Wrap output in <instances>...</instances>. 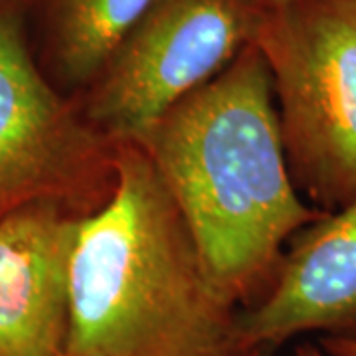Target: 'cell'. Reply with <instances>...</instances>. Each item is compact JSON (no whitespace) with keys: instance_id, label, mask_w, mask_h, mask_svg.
<instances>
[{"instance_id":"10","label":"cell","mask_w":356,"mask_h":356,"mask_svg":"<svg viewBox=\"0 0 356 356\" xmlns=\"http://www.w3.org/2000/svg\"><path fill=\"white\" fill-rule=\"evenodd\" d=\"M295 356H327L318 346H313V344H303L297 348Z\"/></svg>"},{"instance_id":"4","label":"cell","mask_w":356,"mask_h":356,"mask_svg":"<svg viewBox=\"0 0 356 356\" xmlns=\"http://www.w3.org/2000/svg\"><path fill=\"white\" fill-rule=\"evenodd\" d=\"M264 10L257 0H156L89 86L91 127L113 143H139L254 44Z\"/></svg>"},{"instance_id":"2","label":"cell","mask_w":356,"mask_h":356,"mask_svg":"<svg viewBox=\"0 0 356 356\" xmlns=\"http://www.w3.org/2000/svg\"><path fill=\"white\" fill-rule=\"evenodd\" d=\"M115 186L77 220L65 355L234 356L236 305L218 291L177 204L137 143Z\"/></svg>"},{"instance_id":"13","label":"cell","mask_w":356,"mask_h":356,"mask_svg":"<svg viewBox=\"0 0 356 356\" xmlns=\"http://www.w3.org/2000/svg\"><path fill=\"white\" fill-rule=\"evenodd\" d=\"M65 356H72V355H65Z\"/></svg>"},{"instance_id":"9","label":"cell","mask_w":356,"mask_h":356,"mask_svg":"<svg viewBox=\"0 0 356 356\" xmlns=\"http://www.w3.org/2000/svg\"><path fill=\"white\" fill-rule=\"evenodd\" d=\"M318 344L327 356H356V334H329Z\"/></svg>"},{"instance_id":"5","label":"cell","mask_w":356,"mask_h":356,"mask_svg":"<svg viewBox=\"0 0 356 356\" xmlns=\"http://www.w3.org/2000/svg\"><path fill=\"white\" fill-rule=\"evenodd\" d=\"M117 143L40 74L18 16L0 8V220L26 204L107 200Z\"/></svg>"},{"instance_id":"11","label":"cell","mask_w":356,"mask_h":356,"mask_svg":"<svg viewBox=\"0 0 356 356\" xmlns=\"http://www.w3.org/2000/svg\"><path fill=\"white\" fill-rule=\"evenodd\" d=\"M273 348H266V346H257V348H248V350H240L234 356H271Z\"/></svg>"},{"instance_id":"7","label":"cell","mask_w":356,"mask_h":356,"mask_svg":"<svg viewBox=\"0 0 356 356\" xmlns=\"http://www.w3.org/2000/svg\"><path fill=\"white\" fill-rule=\"evenodd\" d=\"M77 220L56 200L0 220V356H65Z\"/></svg>"},{"instance_id":"12","label":"cell","mask_w":356,"mask_h":356,"mask_svg":"<svg viewBox=\"0 0 356 356\" xmlns=\"http://www.w3.org/2000/svg\"><path fill=\"white\" fill-rule=\"evenodd\" d=\"M264 8H275V6H285V4H293V2H303V0H257Z\"/></svg>"},{"instance_id":"6","label":"cell","mask_w":356,"mask_h":356,"mask_svg":"<svg viewBox=\"0 0 356 356\" xmlns=\"http://www.w3.org/2000/svg\"><path fill=\"white\" fill-rule=\"evenodd\" d=\"M311 331L356 334V200L299 229L269 291L236 317L240 350Z\"/></svg>"},{"instance_id":"1","label":"cell","mask_w":356,"mask_h":356,"mask_svg":"<svg viewBox=\"0 0 356 356\" xmlns=\"http://www.w3.org/2000/svg\"><path fill=\"white\" fill-rule=\"evenodd\" d=\"M137 145L184 218L210 281L234 305L269 291L283 245L323 214L293 184L269 67L255 44Z\"/></svg>"},{"instance_id":"3","label":"cell","mask_w":356,"mask_h":356,"mask_svg":"<svg viewBox=\"0 0 356 356\" xmlns=\"http://www.w3.org/2000/svg\"><path fill=\"white\" fill-rule=\"evenodd\" d=\"M254 44L295 188L321 212L356 200V0L266 8Z\"/></svg>"},{"instance_id":"8","label":"cell","mask_w":356,"mask_h":356,"mask_svg":"<svg viewBox=\"0 0 356 356\" xmlns=\"http://www.w3.org/2000/svg\"><path fill=\"white\" fill-rule=\"evenodd\" d=\"M156 0H50L51 56L70 86H91Z\"/></svg>"}]
</instances>
